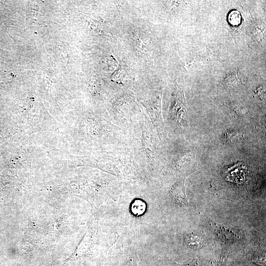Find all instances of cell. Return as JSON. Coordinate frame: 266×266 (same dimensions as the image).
<instances>
[{"label":"cell","mask_w":266,"mask_h":266,"mask_svg":"<svg viewBox=\"0 0 266 266\" xmlns=\"http://www.w3.org/2000/svg\"><path fill=\"white\" fill-rule=\"evenodd\" d=\"M210 225L220 240L226 244L233 243L239 238V236L234 232L226 226L214 221H212Z\"/></svg>","instance_id":"cell-1"},{"label":"cell","mask_w":266,"mask_h":266,"mask_svg":"<svg viewBox=\"0 0 266 266\" xmlns=\"http://www.w3.org/2000/svg\"><path fill=\"white\" fill-rule=\"evenodd\" d=\"M185 242L191 248L198 249L205 243V236L200 233H192L185 237Z\"/></svg>","instance_id":"cell-2"},{"label":"cell","mask_w":266,"mask_h":266,"mask_svg":"<svg viewBox=\"0 0 266 266\" xmlns=\"http://www.w3.org/2000/svg\"><path fill=\"white\" fill-rule=\"evenodd\" d=\"M175 201L178 204L180 205H188L189 204L188 200L185 194V189L184 187V181L180 183L179 187L177 193L174 195Z\"/></svg>","instance_id":"cell-3"},{"label":"cell","mask_w":266,"mask_h":266,"mask_svg":"<svg viewBox=\"0 0 266 266\" xmlns=\"http://www.w3.org/2000/svg\"><path fill=\"white\" fill-rule=\"evenodd\" d=\"M241 16L240 13L237 10H232L228 15V21L230 24L233 26H237L240 24Z\"/></svg>","instance_id":"cell-4"},{"label":"cell","mask_w":266,"mask_h":266,"mask_svg":"<svg viewBox=\"0 0 266 266\" xmlns=\"http://www.w3.org/2000/svg\"><path fill=\"white\" fill-rule=\"evenodd\" d=\"M243 135L239 132L231 131L225 133L223 138L224 142H230L241 137Z\"/></svg>","instance_id":"cell-5"}]
</instances>
